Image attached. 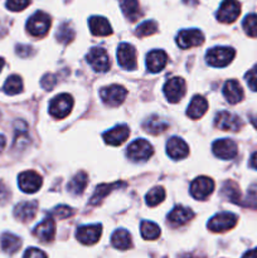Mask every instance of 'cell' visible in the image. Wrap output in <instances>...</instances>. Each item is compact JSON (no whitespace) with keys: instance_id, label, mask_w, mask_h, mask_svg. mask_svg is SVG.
I'll return each instance as SVG.
<instances>
[{"instance_id":"cell-1","label":"cell","mask_w":257,"mask_h":258,"mask_svg":"<svg viewBox=\"0 0 257 258\" xmlns=\"http://www.w3.org/2000/svg\"><path fill=\"white\" fill-rule=\"evenodd\" d=\"M236 50L231 47H214L206 54L207 63L212 67L223 68L233 60Z\"/></svg>"},{"instance_id":"cell-2","label":"cell","mask_w":257,"mask_h":258,"mask_svg":"<svg viewBox=\"0 0 257 258\" xmlns=\"http://www.w3.org/2000/svg\"><path fill=\"white\" fill-rule=\"evenodd\" d=\"M50 28V17L44 12H37L27 22V30L30 35L37 38L44 37Z\"/></svg>"},{"instance_id":"cell-3","label":"cell","mask_w":257,"mask_h":258,"mask_svg":"<svg viewBox=\"0 0 257 258\" xmlns=\"http://www.w3.org/2000/svg\"><path fill=\"white\" fill-rule=\"evenodd\" d=\"M154 149L149 141L144 140V139H138V140L133 141L130 145L127 146V156L131 161L135 163H141V161H146L153 156Z\"/></svg>"},{"instance_id":"cell-4","label":"cell","mask_w":257,"mask_h":258,"mask_svg":"<svg viewBox=\"0 0 257 258\" xmlns=\"http://www.w3.org/2000/svg\"><path fill=\"white\" fill-rule=\"evenodd\" d=\"M73 108L72 96L67 93H60L55 96L49 103V115L54 118H65L71 113Z\"/></svg>"},{"instance_id":"cell-5","label":"cell","mask_w":257,"mask_h":258,"mask_svg":"<svg viewBox=\"0 0 257 258\" xmlns=\"http://www.w3.org/2000/svg\"><path fill=\"white\" fill-rule=\"evenodd\" d=\"M100 96L103 103H106L110 107H117L125 101L126 96H127V90L122 86L111 85L107 87H103L100 91Z\"/></svg>"},{"instance_id":"cell-6","label":"cell","mask_w":257,"mask_h":258,"mask_svg":"<svg viewBox=\"0 0 257 258\" xmlns=\"http://www.w3.org/2000/svg\"><path fill=\"white\" fill-rule=\"evenodd\" d=\"M87 62L95 72H107L111 67L110 57L101 47L91 48L87 54Z\"/></svg>"},{"instance_id":"cell-7","label":"cell","mask_w":257,"mask_h":258,"mask_svg":"<svg viewBox=\"0 0 257 258\" xmlns=\"http://www.w3.org/2000/svg\"><path fill=\"white\" fill-rule=\"evenodd\" d=\"M117 62L123 70H135L138 67V53L135 47L128 43H121L117 48Z\"/></svg>"},{"instance_id":"cell-8","label":"cell","mask_w":257,"mask_h":258,"mask_svg":"<svg viewBox=\"0 0 257 258\" xmlns=\"http://www.w3.org/2000/svg\"><path fill=\"white\" fill-rule=\"evenodd\" d=\"M237 216L229 212H223L217 216H214L211 221L208 222V229L214 232V233H223V232L229 231L234 228L237 224Z\"/></svg>"},{"instance_id":"cell-9","label":"cell","mask_w":257,"mask_h":258,"mask_svg":"<svg viewBox=\"0 0 257 258\" xmlns=\"http://www.w3.org/2000/svg\"><path fill=\"white\" fill-rule=\"evenodd\" d=\"M186 92V85L185 81L181 77H174L166 81L164 85V95H165L166 100L171 103H176L184 97Z\"/></svg>"},{"instance_id":"cell-10","label":"cell","mask_w":257,"mask_h":258,"mask_svg":"<svg viewBox=\"0 0 257 258\" xmlns=\"http://www.w3.org/2000/svg\"><path fill=\"white\" fill-rule=\"evenodd\" d=\"M241 14V4L237 0H223L217 12V19L224 24L236 22Z\"/></svg>"},{"instance_id":"cell-11","label":"cell","mask_w":257,"mask_h":258,"mask_svg":"<svg viewBox=\"0 0 257 258\" xmlns=\"http://www.w3.org/2000/svg\"><path fill=\"white\" fill-rule=\"evenodd\" d=\"M214 126L223 131H239L243 126V122L239 116L229 111H221L214 117Z\"/></svg>"},{"instance_id":"cell-12","label":"cell","mask_w":257,"mask_h":258,"mask_svg":"<svg viewBox=\"0 0 257 258\" xmlns=\"http://www.w3.org/2000/svg\"><path fill=\"white\" fill-rule=\"evenodd\" d=\"M214 190L213 179L208 176H199L190 184V194L197 201H204L208 198Z\"/></svg>"},{"instance_id":"cell-13","label":"cell","mask_w":257,"mask_h":258,"mask_svg":"<svg viewBox=\"0 0 257 258\" xmlns=\"http://www.w3.org/2000/svg\"><path fill=\"white\" fill-rule=\"evenodd\" d=\"M204 34L199 29H184L176 35V44L181 49L199 47L203 44Z\"/></svg>"},{"instance_id":"cell-14","label":"cell","mask_w":257,"mask_h":258,"mask_svg":"<svg viewBox=\"0 0 257 258\" xmlns=\"http://www.w3.org/2000/svg\"><path fill=\"white\" fill-rule=\"evenodd\" d=\"M42 184L43 179L37 171H23L19 175V178H18V185H19V188L22 189L24 193L28 194H33L35 193V191L39 190Z\"/></svg>"},{"instance_id":"cell-15","label":"cell","mask_w":257,"mask_h":258,"mask_svg":"<svg viewBox=\"0 0 257 258\" xmlns=\"http://www.w3.org/2000/svg\"><path fill=\"white\" fill-rule=\"evenodd\" d=\"M101 233H102V227L101 224H91V226H82L77 229V237L78 242L85 246H92V244L97 243L98 239L101 238Z\"/></svg>"},{"instance_id":"cell-16","label":"cell","mask_w":257,"mask_h":258,"mask_svg":"<svg viewBox=\"0 0 257 258\" xmlns=\"http://www.w3.org/2000/svg\"><path fill=\"white\" fill-rule=\"evenodd\" d=\"M212 150L217 158L223 159V160H231V159L236 158L237 153H238L236 143L229 139H221V140L214 141L212 145Z\"/></svg>"},{"instance_id":"cell-17","label":"cell","mask_w":257,"mask_h":258,"mask_svg":"<svg viewBox=\"0 0 257 258\" xmlns=\"http://www.w3.org/2000/svg\"><path fill=\"white\" fill-rule=\"evenodd\" d=\"M166 153L173 160H180L189 155V146L183 139L174 136L166 143Z\"/></svg>"},{"instance_id":"cell-18","label":"cell","mask_w":257,"mask_h":258,"mask_svg":"<svg viewBox=\"0 0 257 258\" xmlns=\"http://www.w3.org/2000/svg\"><path fill=\"white\" fill-rule=\"evenodd\" d=\"M128 135H130V128L127 125H118L116 127L111 128V130L106 131L102 135L103 140L106 144L111 146H118L122 143L127 140Z\"/></svg>"},{"instance_id":"cell-19","label":"cell","mask_w":257,"mask_h":258,"mask_svg":"<svg viewBox=\"0 0 257 258\" xmlns=\"http://www.w3.org/2000/svg\"><path fill=\"white\" fill-rule=\"evenodd\" d=\"M166 63H168V55L161 49L151 50L146 57V67L151 73H158L163 71Z\"/></svg>"},{"instance_id":"cell-20","label":"cell","mask_w":257,"mask_h":258,"mask_svg":"<svg viewBox=\"0 0 257 258\" xmlns=\"http://www.w3.org/2000/svg\"><path fill=\"white\" fill-rule=\"evenodd\" d=\"M33 234L39 239L40 242H52L55 236V223L53 218H45L42 223L38 224L33 231Z\"/></svg>"},{"instance_id":"cell-21","label":"cell","mask_w":257,"mask_h":258,"mask_svg":"<svg viewBox=\"0 0 257 258\" xmlns=\"http://www.w3.org/2000/svg\"><path fill=\"white\" fill-rule=\"evenodd\" d=\"M38 212L37 202H22L14 208V217L20 222H30L34 219Z\"/></svg>"},{"instance_id":"cell-22","label":"cell","mask_w":257,"mask_h":258,"mask_svg":"<svg viewBox=\"0 0 257 258\" xmlns=\"http://www.w3.org/2000/svg\"><path fill=\"white\" fill-rule=\"evenodd\" d=\"M223 96L231 105H236V103L241 102L244 97V93L238 81H227L223 86Z\"/></svg>"},{"instance_id":"cell-23","label":"cell","mask_w":257,"mask_h":258,"mask_svg":"<svg viewBox=\"0 0 257 258\" xmlns=\"http://www.w3.org/2000/svg\"><path fill=\"white\" fill-rule=\"evenodd\" d=\"M193 217H194V213L190 208H186V207H183V206H178L175 207L170 213H169L168 221L171 226L179 227L188 223Z\"/></svg>"},{"instance_id":"cell-24","label":"cell","mask_w":257,"mask_h":258,"mask_svg":"<svg viewBox=\"0 0 257 258\" xmlns=\"http://www.w3.org/2000/svg\"><path fill=\"white\" fill-rule=\"evenodd\" d=\"M90 30L96 37H107L112 34V28H111L110 22L103 17H91L88 20Z\"/></svg>"},{"instance_id":"cell-25","label":"cell","mask_w":257,"mask_h":258,"mask_svg":"<svg viewBox=\"0 0 257 258\" xmlns=\"http://www.w3.org/2000/svg\"><path fill=\"white\" fill-rule=\"evenodd\" d=\"M207 111H208V102H207V100L203 96L197 95L191 98L190 103L188 106V110H186V115L191 120H198V118L203 117Z\"/></svg>"},{"instance_id":"cell-26","label":"cell","mask_w":257,"mask_h":258,"mask_svg":"<svg viewBox=\"0 0 257 258\" xmlns=\"http://www.w3.org/2000/svg\"><path fill=\"white\" fill-rule=\"evenodd\" d=\"M143 127L146 133L151 134V135H159V134L168 130L169 123L166 122L164 118L159 117V116L156 115H153L143 123Z\"/></svg>"},{"instance_id":"cell-27","label":"cell","mask_w":257,"mask_h":258,"mask_svg":"<svg viewBox=\"0 0 257 258\" xmlns=\"http://www.w3.org/2000/svg\"><path fill=\"white\" fill-rule=\"evenodd\" d=\"M121 185H125V184L121 183V181H116V183L112 184H101V185H98L97 188H96L95 193L91 197L90 204L91 206H97V204H100L101 202L113 190V189L120 188Z\"/></svg>"},{"instance_id":"cell-28","label":"cell","mask_w":257,"mask_h":258,"mask_svg":"<svg viewBox=\"0 0 257 258\" xmlns=\"http://www.w3.org/2000/svg\"><path fill=\"white\" fill-rule=\"evenodd\" d=\"M111 243L115 248L121 249V251H126L133 246L131 236L126 229H117V231L113 232L112 236H111Z\"/></svg>"},{"instance_id":"cell-29","label":"cell","mask_w":257,"mask_h":258,"mask_svg":"<svg viewBox=\"0 0 257 258\" xmlns=\"http://www.w3.org/2000/svg\"><path fill=\"white\" fill-rule=\"evenodd\" d=\"M120 8L130 22H136L141 17L139 0H120Z\"/></svg>"},{"instance_id":"cell-30","label":"cell","mask_w":257,"mask_h":258,"mask_svg":"<svg viewBox=\"0 0 257 258\" xmlns=\"http://www.w3.org/2000/svg\"><path fill=\"white\" fill-rule=\"evenodd\" d=\"M87 184H88L87 174H86L85 171H78V173L71 179L70 183H68V186H67L68 191H70L71 194H73V196H80V194H82L83 191H85Z\"/></svg>"},{"instance_id":"cell-31","label":"cell","mask_w":257,"mask_h":258,"mask_svg":"<svg viewBox=\"0 0 257 258\" xmlns=\"http://www.w3.org/2000/svg\"><path fill=\"white\" fill-rule=\"evenodd\" d=\"M222 196L234 204L242 203V194L239 186L234 181L227 180L222 186Z\"/></svg>"},{"instance_id":"cell-32","label":"cell","mask_w":257,"mask_h":258,"mask_svg":"<svg viewBox=\"0 0 257 258\" xmlns=\"http://www.w3.org/2000/svg\"><path fill=\"white\" fill-rule=\"evenodd\" d=\"M22 247V239L12 233H4L2 237V248L5 253L13 254Z\"/></svg>"},{"instance_id":"cell-33","label":"cell","mask_w":257,"mask_h":258,"mask_svg":"<svg viewBox=\"0 0 257 258\" xmlns=\"http://www.w3.org/2000/svg\"><path fill=\"white\" fill-rule=\"evenodd\" d=\"M140 232L143 238L146 239V241H155V239H158L159 237H160V233H161L158 224H155L154 222H150V221L141 222Z\"/></svg>"},{"instance_id":"cell-34","label":"cell","mask_w":257,"mask_h":258,"mask_svg":"<svg viewBox=\"0 0 257 258\" xmlns=\"http://www.w3.org/2000/svg\"><path fill=\"white\" fill-rule=\"evenodd\" d=\"M3 90H4V92L9 96H14L20 93L23 91L22 78L18 75H13L10 76V77H8V80L5 81Z\"/></svg>"},{"instance_id":"cell-35","label":"cell","mask_w":257,"mask_h":258,"mask_svg":"<svg viewBox=\"0 0 257 258\" xmlns=\"http://www.w3.org/2000/svg\"><path fill=\"white\" fill-rule=\"evenodd\" d=\"M164 199H165V190H164L163 186H155V188L150 189L149 193L146 194V204L151 208L163 203Z\"/></svg>"},{"instance_id":"cell-36","label":"cell","mask_w":257,"mask_h":258,"mask_svg":"<svg viewBox=\"0 0 257 258\" xmlns=\"http://www.w3.org/2000/svg\"><path fill=\"white\" fill-rule=\"evenodd\" d=\"M55 38H57L58 42L62 43V44H68V43L72 42L73 38H75V30H73V28L71 27L68 23H63V24H60L59 28H58Z\"/></svg>"},{"instance_id":"cell-37","label":"cell","mask_w":257,"mask_h":258,"mask_svg":"<svg viewBox=\"0 0 257 258\" xmlns=\"http://www.w3.org/2000/svg\"><path fill=\"white\" fill-rule=\"evenodd\" d=\"M244 33L251 38H257V14H248L242 23Z\"/></svg>"},{"instance_id":"cell-38","label":"cell","mask_w":257,"mask_h":258,"mask_svg":"<svg viewBox=\"0 0 257 258\" xmlns=\"http://www.w3.org/2000/svg\"><path fill=\"white\" fill-rule=\"evenodd\" d=\"M156 32H158V24L154 20H146V22L141 23L139 25L138 29H136V35L140 38H144L155 34Z\"/></svg>"},{"instance_id":"cell-39","label":"cell","mask_w":257,"mask_h":258,"mask_svg":"<svg viewBox=\"0 0 257 258\" xmlns=\"http://www.w3.org/2000/svg\"><path fill=\"white\" fill-rule=\"evenodd\" d=\"M241 206L248 207V208L257 209V184H253L247 190L246 198L242 201Z\"/></svg>"},{"instance_id":"cell-40","label":"cell","mask_w":257,"mask_h":258,"mask_svg":"<svg viewBox=\"0 0 257 258\" xmlns=\"http://www.w3.org/2000/svg\"><path fill=\"white\" fill-rule=\"evenodd\" d=\"M52 216L58 219H67L73 216V209L68 206H58L52 211Z\"/></svg>"},{"instance_id":"cell-41","label":"cell","mask_w":257,"mask_h":258,"mask_svg":"<svg viewBox=\"0 0 257 258\" xmlns=\"http://www.w3.org/2000/svg\"><path fill=\"white\" fill-rule=\"evenodd\" d=\"M30 0H7V8L12 12H22L29 7Z\"/></svg>"},{"instance_id":"cell-42","label":"cell","mask_w":257,"mask_h":258,"mask_svg":"<svg viewBox=\"0 0 257 258\" xmlns=\"http://www.w3.org/2000/svg\"><path fill=\"white\" fill-rule=\"evenodd\" d=\"M244 78H246V82L248 85V87L252 91H257V64L246 73Z\"/></svg>"},{"instance_id":"cell-43","label":"cell","mask_w":257,"mask_h":258,"mask_svg":"<svg viewBox=\"0 0 257 258\" xmlns=\"http://www.w3.org/2000/svg\"><path fill=\"white\" fill-rule=\"evenodd\" d=\"M40 85H42V87L44 88V90L50 91L54 88L55 85H57V78H55L54 75L48 73V75L43 76L42 81H40Z\"/></svg>"},{"instance_id":"cell-44","label":"cell","mask_w":257,"mask_h":258,"mask_svg":"<svg viewBox=\"0 0 257 258\" xmlns=\"http://www.w3.org/2000/svg\"><path fill=\"white\" fill-rule=\"evenodd\" d=\"M17 54L22 58H28L34 54V49L30 45L19 44L17 45Z\"/></svg>"},{"instance_id":"cell-45","label":"cell","mask_w":257,"mask_h":258,"mask_svg":"<svg viewBox=\"0 0 257 258\" xmlns=\"http://www.w3.org/2000/svg\"><path fill=\"white\" fill-rule=\"evenodd\" d=\"M23 258H48V257H47V254H45L43 251H40V249L32 247V248H29V249H27V251H25L24 257H23Z\"/></svg>"},{"instance_id":"cell-46","label":"cell","mask_w":257,"mask_h":258,"mask_svg":"<svg viewBox=\"0 0 257 258\" xmlns=\"http://www.w3.org/2000/svg\"><path fill=\"white\" fill-rule=\"evenodd\" d=\"M9 189L4 185V183H0V204H4L9 201Z\"/></svg>"},{"instance_id":"cell-47","label":"cell","mask_w":257,"mask_h":258,"mask_svg":"<svg viewBox=\"0 0 257 258\" xmlns=\"http://www.w3.org/2000/svg\"><path fill=\"white\" fill-rule=\"evenodd\" d=\"M249 165H251V168L257 170V151L254 154H252L251 159H249Z\"/></svg>"},{"instance_id":"cell-48","label":"cell","mask_w":257,"mask_h":258,"mask_svg":"<svg viewBox=\"0 0 257 258\" xmlns=\"http://www.w3.org/2000/svg\"><path fill=\"white\" fill-rule=\"evenodd\" d=\"M242 258H257V248L246 252V253L242 256Z\"/></svg>"},{"instance_id":"cell-49","label":"cell","mask_w":257,"mask_h":258,"mask_svg":"<svg viewBox=\"0 0 257 258\" xmlns=\"http://www.w3.org/2000/svg\"><path fill=\"white\" fill-rule=\"evenodd\" d=\"M5 144H7V140H5V138L3 135H0V151L4 150L5 148Z\"/></svg>"},{"instance_id":"cell-50","label":"cell","mask_w":257,"mask_h":258,"mask_svg":"<svg viewBox=\"0 0 257 258\" xmlns=\"http://www.w3.org/2000/svg\"><path fill=\"white\" fill-rule=\"evenodd\" d=\"M251 123L254 126V128H256V130H257V117L252 116V117H251Z\"/></svg>"},{"instance_id":"cell-51","label":"cell","mask_w":257,"mask_h":258,"mask_svg":"<svg viewBox=\"0 0 257 258\" xmlns=\"http://www.w3.org/2000/svg\"><path fill=\"white\" fill-rule=\"evenodd\" d=\"M4 64H5V60L3 59L2 57H0V72H2V70H3V67H4Z\"/></svg>"},{"instance_id":"cell-52","label":"cell","mask_w":257,"mask_h":258,"mask_svg":"<svg viewBox=\"0 0 257 258\" xmlns=\"http://www.w3.org/2000/svg\"><path fill=\"white\" fill-rule=\"evenodd\" d=\"M180 258H199V257L193 256V254H184V256H181Z\"/></svg>"},{"instance_id":"cell-53","label":"cell","mask_w":257,"mask_h":258,"mask_svg":"<svg viewBox=\"0 0 257 258\" xmlns=\"http://www.w3.org/2000/svg\"><path fill=\"white\" fill-rule=\"evenodd\" d=\"M0 120H2V112H0Z\"/></svg>"}]
</instances>
